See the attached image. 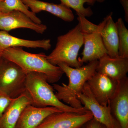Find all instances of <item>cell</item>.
Instances as JSON below:
<instances>
[{"label":"cell","instance_id":"8992f818","mask_svg":"<svg viewBox=\"0 0 128 128\" xmlns=\"http://www.w3.org/2000/svg\"><path fill=\"white\" fill-rule=\"evenodd\" d=\"M77 97L85 109L91 113L96 121L107 128H120L119 124L112 114L109 105L103 106L98 103L87 83Z\"/></svg>","mask_w":128,"mask_h":128},{"label":"cell","instance_id":"ac0fdd59","mask_svg":"<svg viewBox=\"0 0 128 128\" xmlns=\"http://www.w3.org/2000/svg\"><path fill=\"white\" fill-rule=\"evenodd\" d=\"M14 10L24 13L35 23L42 24L41 19L37 16L36 14L29 10L28 7L21 0H4L0 4V12H6Z\"/></svg>","mask_w":128,"mask_h":128},{"label":"cell","instance_id":"3957f363","mask_svg":"<svg viewBox=\"0 0 128 128\" xmlns=\"http://www.w3.org/2000/svg\"><path fill=\"white\" fill-rule=\"evenodd\" d=\"M44 75L37 72L26 74L25 90L32 99V105L38 107H54L63 112L86 113L89 112L84 108L77 109L60 100L56 96Z\"/></svg>","mask_w":128,"mask_h":128},{"label":"cell","instance_id":"7c38bea8","mask_svg":"<svg viewBox=\"0 0 128 128\" xmlns=\"http://www.w3.org/2000/svg\"><path fill=\"white\" fill-rule=\"evenodd\" d=\"M61 112H63L54 107L28 105L22 112L16 128H36L48 116Z\"/></svg>","mask_w":128,"mask_h":128},{"label":"cell","instance_id":"52a82bcc","mask_svg":"<svg viewBox=\"0 0 128 128\" xmlns=\"http://www.w3.org/2000/svg\"><path fill=\"white\" fill-rule=\"evenodd\" d=\"M93 118L90 112L84 114L58 112L48 116L36 128H80Z\"/></svg>","mask_w":128,"mask_h":128},{"label":"cell","instance_id":"5b68a950","mask_svg":"<svg viewBox=\"0 0 128 128\" xmlns=\"http://www.w3.org/2000/svg\"><path fill=\"white\" fill-rule=\"evenodd\" d=\"M26 74L14 62L0 56V91L12 98L26 91Z\"/></svg>","mask_w":128,"mask_h":128},{"label":"cell","instance_id":"7a4b0ae2","mask_svg":"<svg viewBox=\"0 0 128 128\" xmlns=\"http://www.w3.org/2000/svg\"><path fill=\"white\" fill-rule=\"evenodd\" d=\"M2 56L18 65L26 74L37 72L44 75L49 83L58 81L64 74L59 66L49 62L44 53L32 54L22 47H12L3 50Z\"/></svg>","mask_w":128,"mask_h":128},{"label":"cell","instance_id":"ffe728a7","mask_svg":"<svg viewBox=\"0 0 128 128\" xmlns=\"http://www.w3.org/2000/svg\"><path fill=\"white\" fill-rule=\"evenodd\" d=\"M118 34V55L128 58V30L122 18H118L115 22Z\"/></svg>","mask_w":128,"mask_h":128},{"label":"cell","instance_id":"6da1fadb","mask_svg":"<svg viewBox=\"0 0 128 128\" xmlns=\"http://www.w3.org/2000/svg\"><path fill=\"white\" fill-rule=\"evenodd\" d=\"M98 60L89 62L86 65L75 68L63 63L58 64L69 80L68 84H54L53 87L56 91V95L61 102L77 109L84 108L77 96L82 92L88 81L96 72Z\"/></svg>","mask_w":128,"mask_h":128},{"label":"cell","instance_id":"8fae6325","mask_svg":"<svg viewBox=\"0 0 128 128\" xmlns=\"http://www.w3.org/2000/svg\"><path fill=\"white\" fill-rule=\"evenodd\" d=\"M96 72L118 82L127 77L128 58L105 56L98 60Z\"/></svg>","mask_w":128,"mask_h":128},{"label":"cell","instance_id":"9c48e42d","mask_svg":"<svg viewBox=\"0 0 128 128\" xmlns=\"http://www.w3.org/2000/svg\"><path fill=\"white\" fill-rule=\"evenodd\" d=\"M86 83L96 100L103 106L108 105L118 84V82L97 72Z\"/></svg>","mask_w":128,"mask_h":128},{"label":"cell","instance_id":"5bb4252c","mask_svg":"<svg viewBox=\"0 0 128 128\" xmlns=\"http://www.w3.org/2000/svg\"><path fill=\"white\" fill-rule=\"evenodd\" d=\"M29 105H32V103L26 91L18 97L13 98L0 118V128H16L22 112Z\"/></svg>","mask_w":128,"mask_h":128},{"label":"cell","instance_id":"484cf974","mask_svg":"<svg viewBox=\"0 0 128 128\" xmlns=\"http://www.w3.org/2000/svg\"><path fill=\"white\" fill-rule=\"evenodd\" d=\"M4 0H0V4L1 2H3L4 1Z\"/></svg>","mask_w":128,"mask_h":128},{"label":"cell","instance_id":"603a6c76","mask_svg":"<svg viewBox=\"0 0 128 128\" xmlns=\"http://www.w3.org/2000/svg\"><path fill=\"white\" fill-rule=\"evenodd\" d=\"M85 128H107L103 124L96 121L94 118L85 124Z\"/></svg>","mask_w":128,"mask_h":128},{"label":"cell","instance_id":"e0dca14e","mask_svg":"<svg viewBox=\"0 0 128 128\" xmlns=\"http://www.w3.org/2000/svg\"><path fill=\"white\" fill-rule=\"evenodd\" d=\"M112 14L111 12L107 16V18L101 34L108 55L110 57H116L119 56V40L116 23L112 17Z\"/></svg>","mask_w":128,"mask_h":128},{"label":"cell","instance_id":"4fadbf2b","mask_svg":"<svg viewBox=\"0 0 128 128\" xmlns=\"http://www.w3.org/2000/svg\"><path fill=\"white\" fill-rule=\"evenodd\" d=\"M101 31L91 34H83L84 48L82 53V56L78 58V61L82 65L84 63L98 60L108 55L102 39Z\"/></svg>","mask_w":128,"mask_h":128},{"label":"cell","instance_id":"ba28073f","mask_svg":"<svg viewBox=\"0 0 128 128\" xmlns=\"http://www.w3.org/2000/svg\"><path fill=\"white\" fill-rule=\"evenodd\" d=\"M18 28H27L43 34L47 27L34 22L26 15L19 11L0 12V30L8 32Z\"/></svg>","mask_w":128,"mask_h":128},{"label":"cell","instance_id":"7402d4cb","mask_svg":"<svg viewBox=\"0 0 128 128\" xmlns=\"http://www.w3.org/2000/svg\"><path fill=\"white\" fill-rule=\"evenodd\" d=\"M13 98L0 91V118L11 103Z\"/></svg>","mask_w":128,"mask_h":128},{"label":"cell","instance_id":"30bf717a","mask_svg":"<svg viewBox=\"0 0 128 128\" xmlns=\"http://www.w3.org/2000/svg\"><path fill=\"white\" fill-rule=\"evenodd\" d=\"M120 128H128V78L118 82L116 91L108 104Z\"/></svg>","mask_w":128,"mask_h":128},{"label":"cell","instance_id":"d6986e66","mask_svg":"<svg viewBox=\"0 0 128 128\" xmlns=\"http://www.w3.org/2000/svg\"><path fill=\"white\" fill-rule=\"evenodd\" d=\"M61 3L73 9L77 15H81L85 17H90L93 14L90 7H84L85 4L93 5L96 2L94 0H60Z\"/></svg>","mask_w":128,"mask_h":128},{"label":"cell","instance_id":"2e32d148","mask_svg":"<svg viewBox=\"0 0 128 128\" xmlns=\"http://www.w3.org/2000/svg\"><path fill=\"white\" fill-rule=\"evenodd\" d=\"M26 47L31 48H40L46 50L51 47L50 39L30 40L22 39L13 36L8 32L0 30V56L3 50L12 47Z\"/></svg>","mask_w":128,"mask_h":128},{"label":"cell","instance_id":"277c9868","mask_svg":"<svg viewBox=\"0 0 128 128\" xmlns=\"http://www.w3.org/2000/svg\"><path fill=\"white\" fill-rule=\"evenodd\" d=\"M83 44V34L78 23L66 33L57 38L55 48L47 56V59L54 65L63 63L73 68H79L82 65L78 60V53Z\"/></svg>","mask_w":128,"mask_h":128},{"label":"cell","instance_id":"cb8c5ba5","mask_svg":"<svg viewBox=\"0 0 128 128\" xmlns=\"http://www.w3.org/2000/svg\"><path fill=\"white\" fill-rule=\"evenodd\" d=\"M122 6L124 12V18L126 22H128V0H119Z\"/></svg>","mask_w":128,"mask_h":128},{"label":"cell","instance_id":"9a60e30c","mask_svg":"<svg viewBox=\"0 0 128 128\" xmlns=\"http://www.w3.org/2000/svg\"><path fill=\"white\" fill-rule=\"evenodd\" d=\"M24 4L30 8L34 13L42 11L49 12L65 22H70L74 20V16L71 9L60 3L55 4L40 0H21Z\"/></svg>","mask_w":128,"mask_h":128},{"label":"cell","instance_id":"83f0119b","mask_svg":"<svg viewBox=\"0 0 128 128\" xmlns=\"http://www.w3.org/2000/svg\"></svg>","mask_w":128,"mask_h":128},{"label":"cell","instance_id":"4316f807","mask_svg":"<svg viewBox=\"0 0 128 128\" xmlns=\"http://www.w3.org/2000/svg\"><path fill=\"white\" fill-rule=\"evenodd\" d=\"M85 125H84V126H82V128H85Z\"/></svg>","mask_w":128,"mask_h":128},{"label":"cell","instance_id":"d4e9b609","mask_svg":"<svg viewBox=\"0 0 128 128\" xmlns=\"http://www.w3.org/2000/svg\"><path fill=\"white\" fill-rule=\"evenodd\" d=\"M96 2H99V3H102L105 2V1L106 0H94Z\"/></svg>","mask_w":128,"mask_h":128},{"label":"cell","instance_id":"44dd1931","mask_svg":"<svg viewBox=\"0 0 128 128\" xmlns=\"http://www.w3.org/2000/svg\"><path fill=\"white\" fill-rule=\"evenodd\" d=\"M77 16V20L79 22L78 24L80 25L81 30L83 34H91L100 32L102 30L107 18V16H106L104 18L103 21L102 22L98 25H96L89 22L84 16L81 15Z\"/></svg>","mask_w":128,"mask_h":128}]
</instances>
